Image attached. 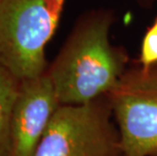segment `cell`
<instances>
[{"mask_svg": "<svg viewBox=\"0 0 157 156\" xmlns=\"http://www.w3.org/2000/svg\"><path fill=\"white\" fill-rule=\"evenodd\" d=\"M21 82L0 66V156H8L11 115Z\"/></svg>", "mask_w": 157, "mask_h": 156, "instance_id": "obj_6", "label": "cell"}, {"mask_svg": "<svg viewBox=\"0 0 157 156\" xmlns=\"http://www.w3.org/2000/svg\"><path fill=\"white\" fill-rule=\"evenodd\" d=\"M106 98L124 156H157V65L130 66Z\"/></svg>", "mask_w": 157, "mask_h": 156, "instance_id": "obj_4", "label": "cell"}, {"mask_svg": "<svg viewBox=\"0 0 157 156\" xmlns=\"http://www.w3.org/2000/svg\"><path fill=\"white\" fill-rule=\"evenodd\" d=\"M34 156H124L106 95L57 108Z\"/></svg>", "mask_w": 157, "mask_h": 156, "instance_id": "obj_3", "label": "cell"}, {"mask_svg": "<svg viewBox=\"0 0 157 156\" xmlns=\"http://www.w3.org/2000/svg\"><path fill=\"white\" fill-rule=\"evenodd\" d=\"M115 19L108 8L86 11L77 19L47 70L61 105H85L103 97L129 67L126 49L109 39Z\"/></svg>", "mask_w": 157, "mask_h": 156, "instance_id": "obj_1", "label": "cell"}, {"mask_svg": "<svg viewBox=\"0 0 157 156\" xmlns=\"http://www.w3.org/2000/svg\"><path fill=\"white\" fill-rule=\"evenodd\" d=\"M66 1L0 0V66L21 81L44 74Z\"/></svg>", "mask_w": 157, "mask_h": 156, "instance_id": "obj_2", "label": "cell"}, {"mask_svg": "<svg viewBox=\"0 0 157 156\" xmlns=\"http://www.w3.org/2000/svg\"><path fill=\"white\" fill-rule=\"evenodd\" d=\"M135 1L138 2L140 5L144 6V7H148V6H151L156 0H135Z\"/></svg>", "mask_w": 157, "mask_h": 156, "instance_id": "obj_8", "label": "cell"}, {"mask_svg": "<svg viewBox=\"0 0 157 156\" xmlns=\"http://www.w3.org/2000/svg\"><path fill=\"white\" fill-rule=\"evenodd\" d=\"M60 105L47 71L21 81L11 115L8 156H34Z\"/></svg>", "mask_w": 157, "mask_h": 156, "instance_id": "obj_5", "label": "cell"}, {"mask_svg": "<svg viewBox=\"0 0 157 156\" xmlns=\"http://www.w3.org/2000/svg\"><path fill=\"white\" fill-rule=\"evenodd\" d=\"M137 63L142 67L157 65V16L143 36Z\"/></svg>", "mask_w": 157, "mask_h": 156, "instance_id": "obj_7", "label": "cell"}]
</instances>
